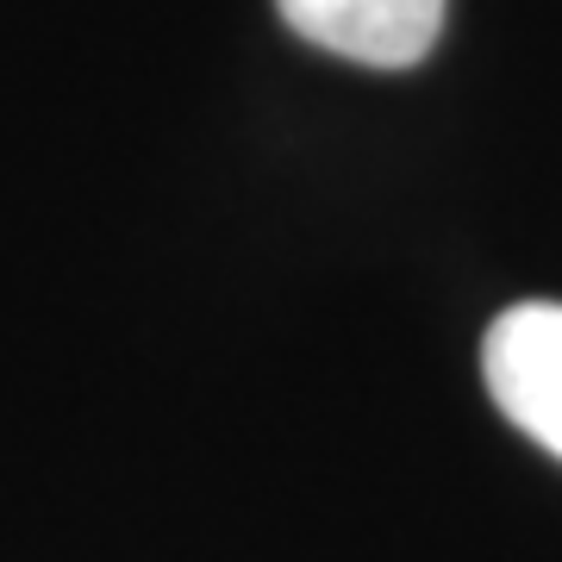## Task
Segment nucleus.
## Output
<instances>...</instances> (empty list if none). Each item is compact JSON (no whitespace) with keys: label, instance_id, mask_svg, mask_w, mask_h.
I'll return each instance as SVG.
<instances>
[{"label":"nucleus","instance_id":"1","mask_svg":"<svg viewBox=\"0 0 562 562\" xmlns=\"http://www.w3.org/2000/svg\"><path fill=\"white\" fill-rule=\"evenodd\" d=\"M487 394L525 438L562 457V306L525 301L506 306L482 350Z\"/></svg>","mask_w":562,"mask_h":562},{"label":"nucleus","instance_id":"2","mask_svg":"<svg viewBox=\"0 0 562 562\" xmlns=\"http://www.w3.org/2000/svg\"><path fill=\"white\" fill-rule=\"evenodd\" d=\"M450 0H276L294 38L362 69H413L431 57Z\"/></svg>","mask_w":562,"mask_h":562}]
</instances>
